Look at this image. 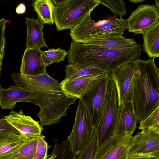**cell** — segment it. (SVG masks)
Segmentation results:
<instances>
[{
	"label": "cell",
	"instance_id": "1",
	"mask_svg": "<svg viewBox=\"0 0 159 159\" xmlns=\"http://www.w3.org/2000/svg\"><path fill=\"white\" fill-rule=\"evenodd\" d=\"M142 51L139 44L128 49H117L73 41L67 52L68 63L95 65L109 75L119 66L139 58Z\"/></svg>",
	"mask_w": 159,
	"mask_h": 159
},
{
	"label": "cell",
	"instance_id": "2",
	"mask_svg": "<svg viewBox=\"0 0 159 159\" xmlns=\"http://www.w3.org/2000/svg\"><path fill=\"white\" fill-rule=\"evenodd\" d=\"M127 29V20L115 17L96 22L89 14L80 24L71 29L73 42L90 43L122 36Z\"/></svg>",
	"mask_w": 159,
	"mask_h": 159
},
{
	"label": "cell",
	"instance_id": "3",
	"mask_svg": "<svg viewBox=\"0 0 159 159\" xmlns=\"http://www.w3.org/2000/svg\"><path fill=\"white\" fill-rule=\"evenodd\" d=\"M133 102L138 122L159 106L158 76L149 71H143L137 74Z\"/></svg>",
	"mask_w": 159,
	"mask_h": 159
},
{
	"label": "cell",
	"instance_id": "4",
	"mask_svg": "<svg viewBox=\"0 0 159 159\" xmlns=\"http://www.w3.org/2000/svg\"><path fill=\"white\" fill-rule=\"evenodd\" d=\"M35 93L36 105L40 110L37 116L42 126L60 122V118L67 115V110L77 99L68 96L63 91H39Z\"/></svg>",
	"mask_w": 159,
	"mask_h": 159
},
{
	"label": "cell",
	"instance_id": "5",
	"mask_svg": "<svg viewBox=\"0 0 159 159\" xmlns=\"http://www.w3.org/2000/svg\"><path fill=\"white\" fill-rule=\"evenodd\" d=\"M100 4L97 0H66L55 6L54 22L58 31L71 29Z\"/></svg>",
	"mask_w": 159,
	"mask_h": 159
},
{
	"label": "cell",
	"instance_id": "6",
	"mask_svg": "<svg viewBox=\"0 0 159 159\" xmlns=\"http://www.w3.org/2000/svg\"><path fill=\"white\" fill-rule=\"evenodd\" d=\"M95 132V127L89 111L80 100L72 129L67 138L76 156L85 147Z\"/></svg>",
	"mask_w": 159,
	"mask_h": 159
},
{
	"label": "cell",
	"instance_id": "7",
	"mask_svg": "<svg viewBox=\"0 0 159 159\" xmlns=\"http://www.w3.org/2000/svg\"><path fill=\"white\" fill-rule=\"evenodd\" d=\"M118 106L117 90L111 78L107 87L100 118L95 128L98 147L112 134Z\"/></svg>",
	"mask_w": 159,
	"mask_h": 159
},
{
	"label": "cell",
	"instance_id": "8",
	"mask_svg": "<svg viewBox=\"0 0 159 159\" xmlns=\"http://www.w3.org/2000/svg\"><path fill=\"white\" fill-rule=\"evenodd\" d=\"M141 130L133 136L128 159H159V127Z\"/></svg>",
	"mask_w": 159,
	"mask_h": 159
},
{
	"label": "cell",
	"instance_id": "9",
	"mask_svg": "<svg viewBox=\"0 0 159 159\" xmlns=\"http://www.w3.org/2000/svg\"><path fill=\"white\" fill-rule=\"evenodd\" d=\"M133 134L126 132L112 134L98 147L94 159H128Z\"/></svg>",
	"mask_w": 159,
	"mask_h": 159
},
{
	"label": "cell",
	"instance_id": "10",
	"mask_svg": "<svg viewBox=\"0 0 159 159\" xmlns=\"http://www.w3.org/2000/svg\"><path fill=\"white\" fill-rule=\"evenodd\" d=\"M111 79L108 75L100 76L94 85L80 99L89 110L95 128L100 118L107 87Z\"/></svg>",
	"mask_w": 159,
	"mask_h": 159
},
{
	"label": "cell",
	"instance_id": "11",
	"mask_svg": "<svg viewBox=\"0 0 159 159\" xmlns=\"http://www.w3.org/2000/svg\"><path fill=\"white\" fill-rule=\"evenodd\" d=\"M109 75L116 87L118 105L133 101L136 71L132 63L119 66L112 70Z\"/></svg>",
	"mask_w": 159,
	"mask_h": 159
},
{
	"label": "cell",
	"instance_id": "12",
	"mask_svg": "<svg viewBox=\"0 0 159 159\" xmlns=\"http://www.w3.org/2000/svg\"><path fill=\"white\" fill-rule=\"evenodd\" d=\"M11 76L15 85L33 92L62 91L61 83L48 75L47 72L36 75L13 73Z\"/></svg>",
	"mask_w": 159,
	"mask_h": 159
},
{
	"label": "cell",
	"instance_id": "13",
	"mask_svg": "<svg viewBox=\"0 0 159 159\" xmlns=\"http://www.w3.org/2000/svg\"><path fill=\"white\" fill-rule=\"evenodd\" d=\"M159 21V9L155 5H140L127 20L129 32L141 34Z\"/></svg>",
	"mask_w": 159,
	"mask_h": 159
},
{
	"label": "cell",
	"instance_id": "14",
	"mask_svg": "<svg viewBox=\"0 0 159 159\" xmlns=\"http://www.w3.org/2000/svg\"><path fill=\"white\" fill-rule=\"evenodd\" d=\"M4 118L17 129L25 139L40 135L43 128L31 116L25 115L22 109L17 112L12 110Z\"/></svg>",
	"mask_w": 159,
	"mask_h": 159
},
{
	"label": "cell",
	"instance_id": "15",
	"mask_svg": "<svg viewBox=\"0 0 159 159\" xmlns=\"http://www.w3.org/2000/svg\"><path fill=\"white\" fill-rule=\"evenodd\" d=\"M28 102L36 105L35 93L16 85L7 88L0 87V107L13 110L16 103Z\"/></svg>",
	"mask_w": 159,
	"mask_h": 159
},
{
	"label": "cell",
	"instance_id": "16",
	"mask_svg": "<svg viewBox=\"0 0 159 159\" xmlns=\"http://www.w3.org/2000/svg\"><path fill=\"white\" fill-rule=\"evenodd\" d=\"M138 122L133 101L118 105L112 134L129 132L134 133Z\"/></svg>",
	"mask_w": 159,
	"mask_h": 159
},
{
	"label": "cell",
	"instance_id": "17",
	"mask_svg": "<svg viewBox=\"0 0 159 159\" xmlns=\"http://www.w3.org/2000/svg\"><path fill=\"white\" fill-rule=\"evenodd\" d=\"M42 53V51L39 48H26L22 59L20 73L36 75L46 73V66L43 61Z\"/></svg>",
	"mask_w": 159,
	"mask_h": 159
},
{
	"label": "cell",
	"instance_id": "18",
	"mask_svg": "<svg viewBox=\"0 0 159 159\" xmlns=\"http://www.w3.org/2000/svg\"><path fill=\"white\" fill-rule=\"evenodd\" d=\"M100 76H83L61 82L62 90L68 96L80 100L94 85Z\"/></svg>",
	"mask_w": 159,
	"mask_h": 159
},
{
	"label": "cell",
	"instance_id": "19",
	"mask_svg": "<svg viewBox=\"0 0 159 159\" xmlns=\"http://www.w3.org/2000/svg\"><path fill=\"white\" fill-rule=\"evenodd\" d=\"M25 20L27 28L26 48H48L43 34L44 24L38 18L35 19L25 17Z\"/></svg>",
	"mask_w": 159,
	"mask_h": 159
},
{
	"label": "cell",
	"instance_id": "20",
	"mask_svg": "<svg viewBox=\"0 0 159 159\" xmlns=\"http://www.w3.org/2000/svg\"><path fill=\"white\" fill-rule=\"evenodd\" d=\"M65 71V77L61 83L83 76L107 75L98 66L90 64H68L66 65Z\"/></svg>",
	"mask_w": 159,
	"mask_h": 159
},
{
	"label": "cell",
	"instance_id": "21",
	"mask_svg": "<svg viewBox=\"0 0 159 159\" xmlns=\"http://www.w3.org/2000/svg\"><path fill=\"white\" fill-rule=\"evenodd\" d=\"M142 49L150 58L159 57V21L144 32Z\"/></svg>",
	"mask_w": 159,
	"mask_h": 159
},
{
	"label": "cell",
	"instance_id": "22",
	"mask_svg": "<svg viewBox=\"0 0 159 159\" xmlns=\"http://www.w3.org/2000/svg\"><path fill=\"white\" fill-rule=\"evenodd\" d=\"M38 137L25 139L20 145L4 155L1 159H34Z\"/></svg>",
	"mask_w": 159,
	"mask_h": 159
},
{
	"label": "cell",
	"instance_id": "23",
	"mask_svg": "<svg viewBox=\"0 0 159 159\" xmlns=\"http://www.w3.org/2000/svg\"><path fill=\"white\" fill-rule=\"evenodd\" d=\"M25 139L21 134L10 131L0 129V159L17 148Z\"/></svg>",
	"mask_w": 159,
	"mask_h": 159
},
{
	"label": "cell",
	"instance_id": "24",
	"mask_svg": "<svg viewBox=\"0 0 159 159\" xmlns=\"http://www.w3.org/2000/svg\"><path fill=\"white\" fill-rule=\"evenodd\" d=\"M32 5L37 14L38 18L42 23L54 24L53 14L55 6L52 0H34Z\"/></svg>",
	"mask_w": 159,
	"mask_h": 159
},
{
	"label": "cell",
	"instance_id": "25",
	"mask_svg": "<svg viewBox=\"0 0 159 159\" xmlns=\"http://www.w3.org/2000/svg\"><path fill=\"white\" fill-rule=\"evenodd\" d=\"M89 44L117 49H128L135 47L139 45L134 39L126 38L123 36L92 42Z\"/></svg>",
	"mask_w": 159,
	"mask_h": 159
},
{
	"label": "cell",
	"instance_id": "26",
	"mask_svg": "<svg viewBox=\"0 0 159 159\" xmlns=\"http://www.w3.org/2000/svg\"><path fill=\"white\" fill-rule=\"evenodd\" d=\"M76 157L72 151L70 141L67 139L60 143L55 142L54 148L48 159H76Z\"/></svg>",
	"mask_w": 159,
	"mask_h": 159
},
{
	"label": "cell",
	"instance_id": "27",
	"mask_svg": "<svg viewBox=\"0 0 159 159\" xmlns=\"http://www.w3.org/2000/svg\"><path fill=\"white\" fill-rule=\"evenodd\" d=\"M67 55V52L59 48L49 49L42 51V53L43 61L46 66L54 63L64 61Z\"/></svg>",
	"mask_w": 159,
	"mask_h": 159
},
{
	"label": "cell",
	"instance_id": "28",
	"mask_svg": "<svg viewBox=\"0 0 159 159\" xmlns=\"http://www.w3.org/2000/svg\"><path fill=\"white\" fill-rule=\"evenodd\" d=\"M98 145L95 132L84 148L76 156V159H94Z\"/></svg>",
	"mask_w": 159,
	"mask_h": 159
},
{
	"label": "cell",
	"instance_id": "29",
	"mask_svg": "<svg viewBox=\"0 0 159 159\" xmlns=\"http://www.w3.org/2000/svg\"><path fill=\"white\" fill-rule=\"evenodd\" d=\"M105 6L116 15L122 17L126 14L125 4L122 0H97Z\"/></svg>",
	"mask_w": 159,
	"mask_h": 159
},
{
	"label": "cell",
	"instance_id": "30",
	"mask_svg": "<svg viewBox=\"0 0 159 159\" xmlns=\"http://www.w3.org/2000/svg\"><path fill=\"white\" fill-rule=\"evenodd\" d=\"M151 127H159V106L139 122V131Z\"/></svg>",
	"mask_w": 159,
	"mask_h": 159
},
{
	"label": "cell",
	"instance_id": "31",
	"mask_svg": "<svg viewBox=\"0 0 159 159\" xmlns=\"http://www.w3.org/2000/svg\"><path fill=\"white\" fill-rule=\"evenodd\" d=\"M45 136L41 134L37 138L35 155L34 159H46L47 158L48 143L44 139Z\"/></svg>",
	"mask_w": 159,
	"mask_h": 159
},
{
	"label": "cell",
	"instance_id": "32",
	"mask_svg": "<svg viewBox=\"0 0 159 159\" xmlns=\"http://www.w3.org/2000/svg\"><path fill=\"white\" fill-rule=\"evenodd\" d=\"M6 22L4 18H0V87L1 70L6 45L5 29Z\"/></svg>",
	"mask_w": 159,
	"mask_h": 159
},
{
	"label": "cell",
	"instance_id": "33",
	"mask_svg": "<svg viewBox=\"0 0 159 159\" xmlns=\"http://www.w3.org/2000/svg\"><path fill=\"white\" fill-rule=\"evenodd\" d=\"M0 129L6 130L16 134H20V132L11 125L4 117L0 118Z\"/></svg>",
	"mask_w": 159,
	"mask_h": 159
},
{
	"label": "cell",
	"instance_id": "34",
	"mask_svg": "<svg viewBox=\"0 0 159 159\" xmlns=\"http://www.w3.org/2000/svg\"><path fill=\"white\" fill-rule=\"evenodd\" d=\"M26 7L23 3H20L17 7L16 12L18 14H23L25 12Z\"/></svg>",
	"mask_w": 159,
	"mask_h": 159
},
{
	"label": "cell",
	"instance_id": "35",
	"mask_svg": "<svg viewBox=\"0 0 159 159\" xmlns=\"http://www.w3.org/2000/svg\"><path fill=\"white\" fill-rule=\"evenodd\" d=\"M54 4L56 6L63 2L65 1L66 0H52Z\"/></svg>",
	"mask_w": 159,
	"mask_h": 159
},
{
	"label": "cell",
	"instance_id": "36",
	"mask_svg": "<svg viewBox=\"0 0 159 159\" xmlns=\"http://www.w3.org/2000/svg\"><path fill=\"white\" fill-rule=\"evenodd\" d=\"M133 3H137L143 2L145 0H129Z\"/></svg>",
	"mask_w": 159,
	"mask_h": 159
},
{
	"label": "cell",
	"instance_id": "37",
	"mask_svg": "<svg viewBox=\"0 0 159 159\" xmlns=\"http://www.w3.org/2000/svg\"><path fill=\"white\" fill-rule=\"evenodd\" d=\"M156 6L159 9V0H155Z\"/></svg>",
	"mask_w": 159,
	"mask_h": 159
},
{
	"label": "cell",
	"instance_id": "38",
	"mask_svg": "<svg viewBox=\"0 0 159 159\" xmlns=\"http://www.w3.org/2000/svg\"></svg>",
	"mask_w": 159,
	"mask_h": 159
}]
</instances>
